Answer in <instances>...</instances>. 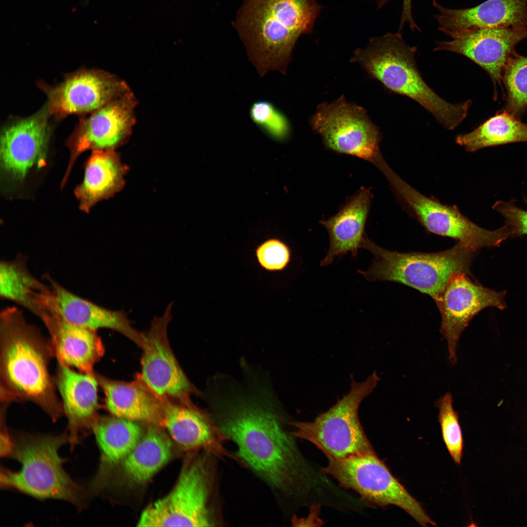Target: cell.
I'll list each match as a JSON object with an SVG mask.
<instances>
[{"instance_id":"6da1fadb","label":"cell","mask_w":527,"mask_h":527,"mask_svg":"<svg viewBox=\"0 0 527 527\" xmlns=\"http://www.w3.org/2000/svg\"><path fill=\"white\" fill-rule=\"evenodd\" d=\"M238 446V457L274 490L291 494L298 489L300 460L291 437L268 406L250 399L222 405L214 418Z\"/></svg>"},{"instance_id":"7a4b0ae2","label":"cell","mask_w":527,"mask_h":527,"mask_svg":"<svg viewBox=\"0 0 527 527\" xmlns=\"http://www.w3.org/2000/svg\"><path fill=\"white\" fill-rule=\"evenodd\" d=\"M54 349L40 329L16 306L0 313V385L2 402H30L56 422L63 413L49 365Z\"/></svg>"},{"instance_id":"3957f363","label":"cell","mask_w":527,"mask_h":527,"mask_svg":"<svg viewBox=\"0 0 527 527\" xmlns=\"http://www.w3.org/2000/svg\"><path fill=\"white\" fill-rule=\"evenodd\" d=\"M321 8L317 0H243L232 25L260 76L286 74L297 40L312 32Z\"/></svg>"},{"instance_id":"277c9868","label":"cell","mask_w":527,"mask_h":527,"mask_svg":"<svg viewBox=\"0 0 527 527\" xmlns=\"http://www.w3.org/2000/svg\"><path fill=\"white\" fill-rule=\"evenodd\" d=\"M417 49L407 44L401 33L372 37L359 48L350 61L358 62L387 89L405 96L431 113L444 127L453 130L467 116L472 102L449 103L439 96L423 80L416 65Z\"/></svg>"},{"instance_id":"5b68a950","label":"cell","mask_w":527,"mask_h":527,"mask_svg":"<svg viewBox=\"0 0 527 527\" xmlns=\"http://www.w3.org/2000/svg\"><path fill=\"white\" fill-rule=\"evenodd\" d=\"M9 455L21 465L20 471H0L2 487L14 489L40 499L67 501L79 508L86 492L65 471L60 448L69 442L68 433L57 435L19 433L12 438Z\"/></svg>"},{"instance_id":"8992f818","label":"cell","mask_w":527,"mask_h":527,"mask_svg":"<svg viewBox=\"0 0 527 527\" xmlns=\"http://www.w3.org/2000/svg\"><path fill=\"white\" fill-rule=\"evenodd\" d=\"M211 455L208 453L192 457L171 491L146 507L137 526H222L217 469Z\"/></svg>"},{"instance_id":"52a82bcc","label":"cell","mask_w":527,"mask_h":527,"mask_svg":"<svg viewBox=\"0 0 527 527\" xmlns=\"http://www.w3.org/2000/svg\"><path fill=\"white\" fill-rule=\"evenodd\" d=\"M362 248L374 257L366 270H358L367 280L400 283L429 295L434 301L453 275L469 274L476 251L457 243L451 248L438 252H399L382 248L366 236Z\"/></svg>"},{"instance_id":"ba28073f","label":"cell","mask_w":527,"mask_h":527,"mask_svg":"<svg viewBox=\"0 0 527 527\" xmlns=\"http://www.w3.org/2000/svg\"><path fill=\"white\" fill-rule=\"evenodd\" d=\"M379 380L376 371L362 382L352 379L349 391L328 411L311 422L290 423L295 429L290 434L312 443L327 459L374 452L360 422L358 409Z\"/></svg>"},{"instance_id":"9c48e42d","label":"cell","mask_w":527,"mask_h":527,"mask_svg":"<svg viewBox=\"0 0 527 527\" xmlns=\"http://www.w3.org/2000/svg\"><path fill=\"white\" fill-rule=\"evenodd\" d=\"M328 460L323 472L333 476L342 486L356 491L364 500L382 506L399 507L422 526L436 525L375 452Z\"/></svg>"},{"instance_id":"30bf717a","label":"cell","mask_w":527,"mask_h":527,"mask_svg":"<svg viewBox=\"0 0 527 527\" xmlns=\"http://www.w3.org/2000/svg\"><path fill=\"white\" fill-rule=\"evenodd\" d=\"M310 124L329 150L366 160L377 168L385 160L378 127L364 108L347 102L343 95L331 103L319 104Z\"/></svg>"},{"instance_id":"8fae6325","label":"cell","mask_w":527,"mask_h":527,"mask_svg":"<svg viewBox=\"0 0 527 527\" xmlns=\"http://www.w3.org/2000/svg\"><path fill=\"white\" fill-rule=\"evenodd\" d=\"M395 193L430 233L455 239L467 247L477 250L498 246L511 236L508 227L485 229L471 222L458 208L442 204L416 190L393 170L386 176Z\"/></svg>"},{"instance_id":"7c38bea8","label":"cell","mask_w":527,"mask_h":527,"mask_svg":"<svg viewBox=\"0 0 527 527\" xmlns=\"http://www.w3.org/2000/svg\"><path fill=\"white\" fill-rule=\"evenodd\" d=\"M46 106L36 113L7 123L0 134V169L4 182L22 183L34 169L46 162L51 137Z\"/></svg>"},{"instance_id":"4fadbf2b","label":"cell","mask_w":527,"mask_h":527,"mask_svg":"<svg viewBox=\"0 0 527 527\" xmlns=\"http://www.w3.org/2000/svg\"><path fill=\"white\" fill-rule=\"evenodd\" d=\"M38 85L47 96L49 113L57 119L91 113L131 90L116 75L99 69L77 71L55 86L44 82Z\"/></svg>"},{"instance_id":"5bb4252c","label":"cell","mask_w":527,"mask_h":527,"mask_svg":"<svg viewBox=\"0 0 527 527\" xmlns=\"http://www.w3.org/2000/svg\"><path fill=\"white\" fill-rule=\"evenodd\" d=\"M137 97L131 90L80 120L66 142L70 158L68 178L78 157L85 151L116 150L129 139L136 122Z\"/></svg>"},{"instance_id":"9a60e30c","label":"cell","mask_w":527,"mask_h":527,"mask_svg":"<svg viewBox=\"0 0 527 527\" xmlns=\"http://www.w3.org/2000/svg\"><path fill=\"white\" fill-rule=\"evenodd\" d=\"M173 302L163 314L155 317L149 329L142 332V373L140 377L161 398H178L191 403L189 395L197 392L179 365L169 345L168 324L172 319Z\"/></svg>"},{"instance_id":"2e32d148","label":"cell","mask_w":527,"mask_h":527,"mask_svg":"<svg viewBox=\"0 0 527 527\" xmlns=\"http://www.w3.org/2000/svg\"><path fill=\"white\" fill-rule=\"evenodd\" d=\"M466 272L453 275L435 301L441 316L440 332L446 339L448 360L456 363L460 337L472 319L487 307L503 309L505 293L486 288L472 281Z\"/></svg>"},{"instance_id":"e0dca14e","label":"cell","mask_w":527,"mask_h":527,"mask_svg":"<svg viewBox=\"0 0 527 527\" xmlns=\"http://www.w3.org/2000/svg\"><path fill=\"white\" fill-rule=\"evenodd\" d=\"M452 40L436 42L434 51H447L463 55L481 67L494 86L501 85L502 73L515 47L527 39V28H490L466 29L448 35Z\"/></svg>"},{"instance_id":"ac0fdd59","label":"cell","mask_w":527,"mask_h":527,"mask_svg":"<svg viewBox=\"0 0 527 527\" xmlns=\"http://www.w3.org/2000/svg\"><path fill=\"white\" fill-rule=\"evenodd\" d=\"M162 426L171 437L184 448L203 449L222 460L231 459L244 466L242 461L223 446L229 440L214 418L190 403L179 405L163 400Z\"/></svg>"},{"instance_id":"d6986e66","label":"cell","mask_w":527,"mask_h":527,"mask_svg":"<svg viewBox=\"0 0 527 527\" xmlns=\"http://www.w3.org/2000/svg\"><path fill=\"white\" fill-rule=\"evenodd\" d=\"M55 381L68 419L67 433L73 449L92 431L99 417V382L95 372L75 371L59 361Z\"/></svg>"},{"instance_id":"ffe728a7","label":"cell","mask_w":527,"mask_h":527,"mask_svg":"<svg viewBox=\"0 0 527 527\" xmlns=\"http://www.w3.org/2000/svg\"><path fill=\"white\" fill-rule=\"evenodd\" d=\"M44 278L51 290L49 307L66 321L97 331L101 328L113 330L142 346V332L131 325L123 310H112L101 306L69 291L49 275L45 274Z\"/></svg>"},{"instance_id":"44dd1931","label":"cell","mask_w":527,"mask_h":527,"mask_svg":"<svg viewBox=\"0 0 527 527\" xmlns=\"http://www.w3.org/2000/svg\"><path fill=\"white\" fill-rule=\"evenodd\" d=\"M439 29L446 35L466 29L527 28V0H487L469 8L452 9L433 0Z\"/></svg>"},{"instance_id":"7402d4cb","label":"cell","mask_w":527,"mask_h":527,"mask_svg":"<svg viewBox=\"0 0 527 527\" xmlns=\"http://www.w3.org/2000/svg\"><path fill=\"white\" fill-rule=\"evenodd\" d=\"M50 336L58 361L78 371L93 373L104 346L97 331L72 324L52 308L40 317Z\"/></svg>"},{"instance_id":"603a6c76","label":"cell","mask_w":527,"mask_h":527,"mask_svg":"<svg viewBox=\"0 0 527 527\" xmlns=\"http://www.w3.org/2000/svg\"><path fill=\"white\" fill-rule=\"evenodd\" d=\"M373 196L369 189L361 188L334 216L321 221L329 237V248L321 265L349 253L355 257L366 237L365 227Z\"/></svg>"},{"instance_id":"cb8c5ba5","label":"cell","mask_w":527,"mask_h":527,"mask_svg":"<svg viewBox=\"0 0 527 527\" xmlns=\"http://www.w3.org/2000/svg\"><path fill=\"white\" fill-rule=\"evenodd\" d=\"M105 395V406L113 415L162 426L163 400L139 377L136 381L113 380L95 372Z\"/></svg>"},{"instance_id":"d4e9b609","label":"cell","mask_w":527,"mask_h":527,"mask_svg":"<svg viewBox=\"0 0 527 527\" xmlns=\"http://www.w3.org/2000/svg\"><path fill=\"white\" fill-rule=\"evenodd\" d=\"M128 169L116 150L92 151L85 165L83 181L74 191L79 208L89 213L97 203L121 191Z\"/></svg>"},{"instance_id":"484cf974","label":"cell","mask_w":527,"mask_h":527,"mask_svg":"<svg viewBox=\"0 0 527 527\" xmlns=\"http://www.w3.org/2000/svg\"><path fill=\"white\" fill-rule=\"evenodd\" d=\"M49 285L36 279L29 271L27 257L19 254L11 261L0 262V298L15 302L40 318L47 310Z\"/></svg>"},{"instance_id":"4316f807","label":"cell","mask_w":527,"mask_h":527,"mask_svg":"<svg viewBox=\"0 0 527 527\" xmlns=\"http://www.w3.org/2000/svg\"><path fill=\"white\" fill-rule=\"evenodd\" d=\"M92 431L101 453L99 471L91 482L94 484L128 455L140 440L142 429L136 421L112 415L98 417Z\"/></svg>"},{"instance_id":"83f0119b","label":"cell","mask_w":527,"mask_h":527,"mask_svg":"<svg viewBox=\"0 0 527 527\" xmlns=\"http://www.w3.org/2000/svg\"><path fill=\"white\" fill-rule=\"evenodd\" d=\"M171 453L168 438L156 426H150L123 460V469L133 482L145 483L169 461Z\"/></svg>"},{"instance_id":"f1b7e54d","label":"cell","mask_w":527,"mask_h":527,"mask_svg":"<svg viewBox=\"0 0 527 527\" xmlns=\"http://www.w3.org/2000/svg\"><path fill=\"white\" fill-rule=\"evenodd\" d=\"M456 142L469 152L486 147L527 142V124L500 110L472 132L457 136Z\"/></svg>"},{"instance_id":"f546056e","label":"cell","mask_w":527,"mask_h":527,"mask_svg":"<svg viewBox=\"0 0 527 527\" xmlns=\"http://www.w3.org/2000/svg\"><path fill=\"white\" fill-rule=\"evenodd\" d=\"M502 81L507 97L501 110L520 119L527 111V57L513 54L504 68Z\"/></svg>"},{"instance_id":"4dcf8cb0","label":"cell","mask_w":527,"mask_h":527,"mask_svg":"<svg viewBox=\"0 0 527 527\" xmlns=\"http://www.w3.org/2000/svg\"><path fill=\"white\" fill-rule=\"evenodd\" d=\"M451 394L447 392L436 400L435 405L439 409L438 420L444 443L454 462L459 465L462 456L463 439L458 414L454 409Z\"/></svg>"},{"instance_id":"1f68e13d","label":"cell","mask_w":527,"mask_h":527,"mask_svg":"<svg viewBox=\"0 0 527 527\" xmlns=\"http://www.w3.org/2000/svg\"><path fill=\"white\" fill-rule=\"evenodd\" d=\"M249 116L256 125L275 140H284L290 133L287 119L269 101H258L253 103L250 107Z\"/></svg>"},{"instance_id":"d6a6232c","label":"cell","mask_w":527,"mask_h":527,"mask_svg":"<svg viewBox=\"0 0 527 527\" xmlns=\"http://www.w3.org/2000/svg\"><path fill=\"white\" fill-rule=\"evenodd\" d=\"M256 253L260 264L269 270H282L290 260L288 247L276 239H271L264 243L258 248Z\"/></svg>"},{"instance_id":"836d02e7","label":"cell","mask_w":527,"mask_h":527,"mask_svg":"<svg viewBox=\"0 0 527 527\" xmlns=\"http://www.w3.org/2000/svg\"><path fill=\"white\" fill-rule=\"evenodd\" d=\"M492 208L505 219V225L510 229L512 236L527 235V211L519 208L510 202L498 201Z\"/></svg>"},{"instance_id":"e575fe53","label":"cell","mask_w":527,"mask_h":527,"mask_svg":"<svg viewBox=\"0 0 527 527\" xmlns=\"http://www.w3.org/2000/svg\"><path fill=\"white\" fill-rule=\"evenodd\" d=\"M389 0H380L377 4L378 8H380L385 4ZM412 0H403L402 11L401 17L399 30L402 31L405 23L409 24L410 28L412 31L415 30H419V27L414 21L412 14Z\"/></svg>"}]
</instances>
